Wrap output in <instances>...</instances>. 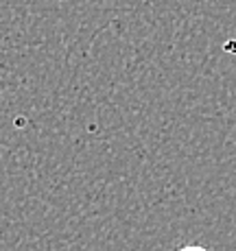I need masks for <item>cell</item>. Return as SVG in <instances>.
<instances>
[{
  "label": "cell",
  "instance_id": "6da1fadb",
  "mask_svg": "<svg viewBox=\"0 0 236 251\" xmlns=\"http://www.w3.org/2000/svg\"><path fill=\"white\" fill-rule=\"evenodd\" d=\"M175 251H210V249L201 247V245H184V247H180V249H175Z\"/></svg>",
  "mask_w": 236,
  "mask_h": 251
}]
</instances>
